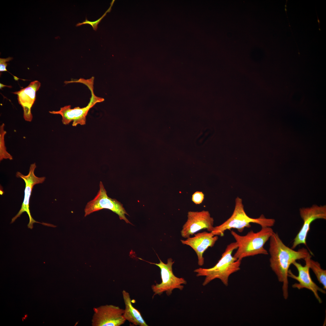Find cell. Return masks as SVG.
<instances>
[{
  "mask_svg": "<svg viewBox=\"0 0 326 326\" xmlns=\"http://www.w3.org/2000/svg\"><path fill=\"white\" fill-rule=\"evenodd\" d=\"M269 239L270 267L279 282L283 283V295L286 299L288 296V275L290 265L297 260L304 259L310 254L304 248L296 251L287 246L277 233L274 232Z\"/></svg>",
  "mask_w": 326,
  "mask_h": 326,
  "instance_id": "obj_1",
  "label": "cell"
},
{
  "mask_svg": "<svg viewBox=\"0 0 326 326\" xmlns=\"http://www.w3.org/2000/svg\"><path fill=\"white\" fill-rule=\"evenodd\" d=\"M237 247L236 242L231 243L227 246L221 258L213 267L209 268H199L194 270L197 273V276H205L202 284L203 286L216 279H220L225 286H228L230 276L240 269L241 261L232 255L233 251Z\"/></svg>",
  "mask_w": 326,
  "mask_h": 326,
  "instance_id": "obj_2",
  "label": "cell"
},
{
  "mask_svg": "<svg viewBox=\"0 0 326 326\" xmlns=\"http://www.w3.org/2000/svg\"><path fill=\"white\" fill-rule=\"evenodd\" d=\"M273 232L271 227H262L260 231L256 232L251 230L242 236L232 231L231 233L238 246L233 256L241 261L247 257L259 254H268L264 246Z\"/></svg>",
  "mask_w": 326,
  "mask_h": 326,
  "instance_id": "obj_3",
  "label": "cell"
},
{
  "mask_svg": "<svg viewBox=\"0 0 326 326\" xmlns=\"http://www.w3.org/2000/svg\"><path fill=\"white\" fill-rule=\"evenodd\" d=\"M275 222L274 219L267 218L263 215L257 218L249 217L245 212L242 200L237 197L231 216L221 225L214 227L211 232L215 235L222 236L225 231L232 229H236L241 232L245 228H250L251 223L258 224L263 227H271L274 225Z\"/></svg>",
  "mask_w": 326,
  "mask_h": 326,
  "instance_id": "obj_4",
  "label": "cell"
},
{
  "mask_svg": "<svg viewBox=\"0 0 326 326\" xmlns=\"http://www.w3.org/2000/svg\"><path fill=\"white\" fill-rule=\"evenodd\" d=\"M94 77L91 78L85 79L81 78L79 82L85 84L90 90L91 92V97L88 105L84 107H76L71 108L70 105L65 106L61 107L57 111H50L51 114H59L62 117V122L64 125H68L72 122V126H76L78 124L83 125L86 124V117L90 109L97 103L102 102L104 99L96 96L94 92Z\"/></svg>",
  "mask_w": 326,
  "mask_h": 326,
  "instance_id": "obj_5",
  "label": "cell"
},
{
  "mask_svg": "<svg viewBox=\"0 0 326 326\" xmlns=\"http://www.w3.org/2000/svg\"><path fill=\"white\" fill-rule=\"evenodd\" d=\"M160 262L158 263L148 262L155 265L160 269L161 282L159 284L156 283L151 286L152 289L154 294L152 298L156 295H161L163 292H165L168 296L172 293L173 290L178 289L180 290L183 289L184 286L182 284H186V281L183 278H179L175 276L172 271V265L174 261L171 258L167 260V263H163L159 258Z\"/></svg>",
  "mask_w": 326,
  "mask_h": 326,
  "instance_id": "obj_6",
  "label": "cell"
},
{
  "mask_svg": "<svg viewBox=\"0 0 326 326\" xmlns=\"http://www.w3.org/2000/svg\"><path fill=\"white\" fill-rule=\"evenodd\" d=\"M103 209H109L117 214L120 219L126 223H131L126 218L128 215L123 205L115 199L109 197L101 181L99 184V190L94 198L87 203L84 209V216Z\"/></svg>",
  "mask_w": 326,
  "mask_h": 326,
  "instance_id": "obj_7",
  "label": "cell"
},
{
  "mask_svg": "<svg viewBox=\"0 0 326 326\" xmlns=\"http://www.w3.org/2000/svg\"><path fill=\"white\" fill-rule=\"evenodd\" d=\"M36 168V163H34L30 165L29 172L27 175H24L19 171L17 172L16 173V176L17 177L21 178L24 180L25 184V187L24 199L21 208L17 215L12 218L11 222V223H13L23 213L26 212L29 218V222L27 225V227L31 229L33 228V224L34 223H40L45 225H47L48 224L47 223H42L34 220L31 216L29 208L30 197L34 186L36 184L42 183L46 179L44 177H38L35 175L34 171Z\"/></svg>",
  "mask_w": 326,
  "mask_h": 326,
  "instance_id": "obj_8",
  "label": "cell"
},
{
  "mask_svg": "<svg viewBox=\"0 0 326 326\" xmlns=\"http://www.w3.org/2000/svg\"><path fill=\"white\" fill-rule=\"evenodd\" d=\"M303 224L294 238L291 247L295 248L298 245L303 244L306 245V238L312 223L318 219H326V205H313L310 207L302 208L299 210Z\"/></svg>",
  "mask_w": 326,
  "mask_h": 326,
  "instance_id": "obj_9",
  "label": "cell"
},
{
  "mask_svg": "<svg viewBox=\"0 0 326 326\" xmlns=\"http://www.w3.org/2000/svg\"><path fill=\"white\" fill-rule=\"evenodd\" d=\"M93 309V326H120L126 321L123 315L124 309L119 306L105 305Z\"/></svg>",
  "mask_w": 326,
  "mask_h": 326,
  "instance_id": "obj_10",
  "label": "cell"
},
{
  "mask_svg": "<svg viewBox=\"0 0 326 326\" xmlns=\"http://www.w3.org/2000/svg\"><path fill=\"white\" fill-rule=\"evenodd\" d=\"M214 221L207 211H189L187 220L181 231V236L187 238L202 229H206L211 232L214 228Z\"/></svg>",
  "mask_w": 326,
  "mask_h": 326,
  "instance_id": "obj_11",
  "label": "cell"
},
{
  "mask_svg": "<svg viewBox=\"0 0 326 326\" xmlns=\"http://www.w3.org/2000/svg\"><path fill=\"white\" fill-rule=\"evenodd\" d=\"M311 255L305 258V264L302 266L300 264L294 262L292 264L297 269L298 275L296 276L293 274L290 270L288 272V277H290L297 280L298 283H295L292 285L293 288H297L299 289L305 288L311 290L319 303L322 302L321 298L318 294V292L326 293L324 289L319 287L312 280L309 273V267L308 260Z\"/></svg>",
  "mask_w": 326,
  "mask_h": 326,
  "instance_id": "obj_12",
  "label": "cell"
},
{
  "mask_svg": "<svg viewBox=\"0 0 326 326\" xmlns=\"http://www.w3.org/2000/svg\"><path fill=\"white\" fill-rule=\"evenodd\" d=\"M218 239V236L214 235L211 232H203L181 241L182 244L190 246L194 251L197 257L198 264L202 266L204 263V252L209 247L213 246Z\"/></svg>",
  "mask_w": 326,
  "mask_h": 326,
  "instance_id": "obj_13",
  "label": "cell"
},
{
  "mask_svg": "<svg viewBox=\"0 0 326 326\" xmlns=\"http://www.w3.org/2000/svg\"><path fill=\"white\" fill-rule=\"evenodd\" d=\"M40 85L39 81H34L31 82L26 88L13 92L17 95L18 101L22 107L23 117L26 121L30 122L32 120L31 109L35 101L36 92Z\"/></svg>",
  "mask_w": 326,
  "mask_h": 326,
  "instance_id": "obj_14",
  "label": "cell"
},
{
  "mask_svg": "<svg viewBox=\"0 0 326 326\" xmlns=\"http://www.w3.org/2000/svg\"><path fill=\"white\" fill-rule=\"evenodd\" d=\"M122 294L125 305L123 315L126 320L136 326H148L140 313L133 305L129 293L123 290Z\"/></svg>",
  "mask_w": 326,
  "mask_h": 326,
  "instance_id": "obj_15",
  "label": "cell"
},
{
  "mask_svg": "<svg viewBox=\"0 0 326 326\" xmlns=\"http://www.w3.org/2000/svg\"><path fill=\"white\" fill-rule=\"evenodd\" d=\"M310 256L308 260L309 267L315 273L319 283L323 285V289H326V270L321 267L320 264L317 261L311 259Z\"/></svg>",
  "mask_w": 326,
  "mask_h": 326,
  "instance_id": "obj_16",
  "label": "cell"
},
{
  "mask_svg": "<svg viewBox=\"0 0 326 326\" xmlns=\"http://www.w3.org/2000/svg\"><path fill=\"white\" fill-rule=\"evenodd\" d=\"M5 124L3 123L0 127V160L3 159H13L12 156L6 150L5 145V136L6 132L4 130Z\"/></svg>",
  "mask_w": 326,
  "mask_h": 326,
  "instance_id": "obj_17",
  "label": "cell"
},
{
  "mask_svg": "<svg viewBox=\"0 0 326 326\" xmlns=\"http://www.w3.org/2000/svg\"><path fill=\"white\" fill-rule=\"evenodd\" d=\"M114 1L112 2V3L111 4V6L109 8L107 11L104 13L102 17L99 18L97 20L94 21H90L87 20V18L85 19V20L82 23H78L76 25V26L78 27L81 26L83 24H88L91 25L93 27V29L96 31L97 29V26L99 23L101 21L102 19L105 16L107 12H109L110 11L111 9V8Z\"/></svg>",
  "mask_w": 326,
  "mask_h": 326,
  "instance_id": "obj_18",
  "label": "cell"
},
{
  "mask_svg": "<svg viewBox=\"0 0 326 326\" xmlns=\"http://www.w3.org/2000/svg\"><path fill=\"white\" fill-rule=\"evenodd\" d=\"M204 199V194L202 192L197 191L195 192L192 196V201L196 204L201 203Z\"/></svg>",
  "mask_w": 326,
  "mask_h": 326,
  "instance_id": "obj_19",
  "label": "cell"
},
{
  "mask_svg": "<svg viewBox=\"0 0 326 326\" xmlns=\"http://www.w3.org/2000/svg\"><path fill=\"white\" fill-rule=\"evenodd\" d=\"M11 57H8L6 58H0V72H8L6 69V67L8 63L6 62L9 61L13 59Z\"/></svg>",
  "mask_w": 326,
  "mask_h": 326,
  "instance_id": "obj_20",
  "label": "cell"
},
{
  "mask_svg": "<svg viewBox=\"0 0 326 326\" xmlns=\"http://www.w3.org/2000/svg\"><path fill=\"white\" fill-rule=\"evenodd\" d=\"M317 16V18H318V24H319V27H320V26H319V24H320V21L319 20V19H318V16Z\"/></svg>",
  "mask_w": 326,
  "mask_h": 326,
  "instance_id": "obj_21",
  "label": "cell"
},
{
  "mask_svg": "<svg viewBox=\"0 0 326 326\" xmlns=\"http://www.w3.org/2000/svg\"><path fill=\"white\" fill-rule=\"evenodd\" d=\"M27 317V315H25V317L26 318Z\"/></svg>",
  "mask_w": 326,
  "mask_h": 326,
  "instance_id": "obj_22",
  "label": "cell"
}]
</instances>
